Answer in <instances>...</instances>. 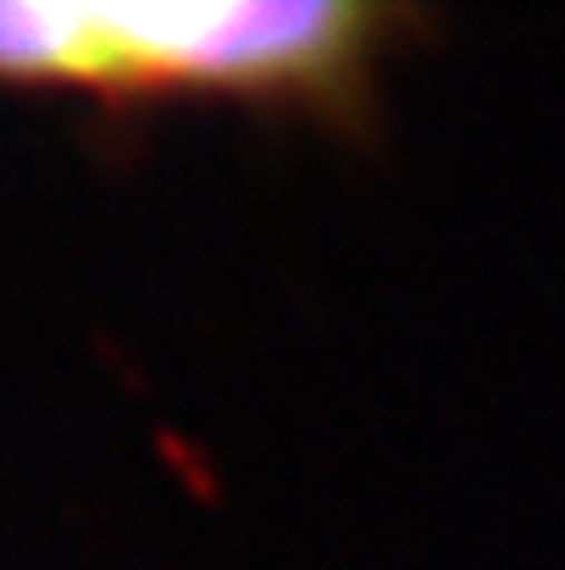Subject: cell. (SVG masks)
<instances>
[{"label": "cell", "mask_w": 565, "mask_h": 570, "mask_svg": "<svg viewBox=\"0 0 565 570\" xmlns=\"http://www.w3.org/2000/svg\"><path fill=\"white\" fill-rule=\"evenodd\" d=\"M388 11L339 0L0 6V83L72 95H233L339 111L372 89Z\"/></svg>", "instance_id": "obj_1"}]
</instances>
